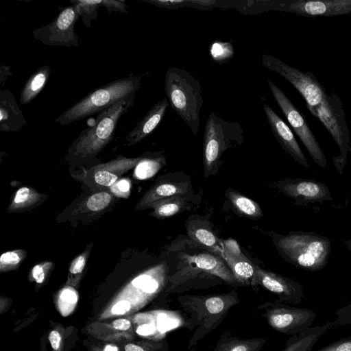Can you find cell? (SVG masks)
<instances>
[{
	"label": "cell",
	"instance_id": "obj_4",
	"mask_svg": "<svg viewBox=\"0 0 351 351\" xmlns=\"http://www.w3.org/2000/svg\"><path fill=\"white\" fill-rule=\"evenodd\" d=\"M178 301L182 311L189 315L194 326H197L190 340L189 348L214 330L229 311L239 303L238 293L235 291L206 295H186L179 297Z\"/></svg>",
	"mask_w": 351,
	"mask_h": 351
},
{
	"label": "cell",
	"instance_id": "obj_22",
	"mask_svg": "<svg viewBox=\"0 0 351 351\" xmlns=\"http://www.w3.org/2000/svg\"><path fill=\"white\" fill-rule=\"evenodd\" d=\"M189 191L186 183L161 182L152 187L140 202V208L151 206L154 203L176 195H182Z\"/></svg>",
	"mask_w": 351,
	"mask_h": 351
},
{
	"label": "cell",
	"instance_id": "obj_33",
	"mask_svg": "<svg viewBox=\"0 0 351 351\" xmlns=\"http://www.w3.org/2000/svg\"><path fill=\"white\" fill-rule=\"evenodd\" d=\"M111 199V195L107 192L97 193L88 199L86 206L90 210L99 211L108 206Z\"/></svg>",
	"mask_w": 351,
	"mask_h": 351
},
{
	"label": "cell",
	"instance_id": "obj_20",
	"mask_svg": "<svg viewBox=\"0 0 351 351\" xmlns=\"http://www.w3.org/2000/svg\"><path fill=\"white\" fill-rule=\"evenodd\" d=\"M141 158H127L122 156L106 164L99 165L95 171V182L103 186H112L119 176L138 163Z\"/></svg>",
	"mask_w": 351,
	"mask_h": 351
},
{
	"label": "cell",
	"instance_id": "obj_28",
	"mask_svg": "<svg viewBox=\"0 0 351 351\" xmlns=\"http://www.w3.org/2000/svg\"><path fill=\"white\" fill-rule=\"evenodd\" d=\"M185 199L182 195L172 196L154 203V215L165 218L173 216L182 211L185 206Z\"/></svg>",
	"mask_w": 351,
	"mask_h": 351
},
{
	"label": "cell",
	"instance_id": "obj_26",
	"mask_svg": "<svg viewBox=\"0 0 351 351\" xmlns=\"http://www.w3.org/2000/svg\"><path fill=\"white\" fill-rule=\"evenodd\" d=\"M226 196L234 210L241 216L252 219H257L263 216L259 205L246 196L231 189H227Z\"/></svg>",
	"mask_w": 351,
	"mask_h": 351
},
{
	"label": "cell",
	"instance_id": "obj_23",
	"mask_svg": "<svg viewBox=\"0 0 351 351\" xmlns=\"http://www.w3.org/2000/svg\"><path fill=\"white\" fill-rule=\"evenodd\" d=\"M334 324L328 323L324 326L309 328L298 335H293L282 351H311L319 337L333 327Z\"/></svg>",
	"mask_w": 351,
	"mask_h": 351
},
{
	"label": "cell",
	"instance_id": "obj_30",
	"mask_svg": "<svg viewBox=\"0 0 351 351\" xmlns=\"http://www.w3.org/2000/svg\"><path fill=\"white\" fill-rule=\"evenodd\" d=\"M234 47L231 42L215 40L209 45V53L213 61L223 64L234 56Z\"/></svg>",
	"mask_w": 351,
	"mask_h": 351
},
{
	"label": "cell",
	"instance_id": "obj_14",
	"mask_svg": "<svg viewBox=\"0 0 351 351\" xmlns=\"http://www.w3.org/2000/svg\"><path fill=\"white\" fill-rule=\"evenodd\" d=\"M276 9L306 17L335 16L351 13V0L284 1Z\"/></svg>",
	"mask_w": 351,
	"mask_h": 351
},
{
	"label": "cell",
	"instance_id": "obj_1",
	"mask_svg": "<svg viewBox=\"0 0 351 351\" xmlns=\"http://www.w3.org/2000/svg\"><path fill=\"white\" fill-rule=\"evenodd\" d=\"M142 77L143 75L131 74L103 85L66 109L55 121L65 125L99 114L123 100L134 104L136 95L141 87Z\"/></svg>",
	"mask_w": 351,
	"mask_h": 351
},
{
	"label": "cell",
	"instance_id": "obj_34",
	"mask_svg": "<svg viewBox=\"0 0 351 351\" xmlns=\"http://www.w3.org/2000/svg\"><path fill=\"white\" fill-rule=\"evenodd\" d=\"M19 252H7L1 256L0 269L1 271L12 269L19 265L22 258Z\"/></svg>",
	"mask_w": 351,
	"mask_h": 351
},
{
	"label": "cell",
	"instance_id": "obj_35",
	"mask_svg": "<svg viewBox=\"0 0 351 351\" xmlns=\"http://www.w3.org/2000/svg\"><path fill=\"white\" fill-rule=\"evenodd\" d=\"M317 351H351V336L340 339Z\"/></svg>",
	"mask_w": 351,
	"mask_h": 351
},
{
	"label": "cell",
	"instance_id": "obj_10",
	"mask_svg": "<svg viewBox=\"0 0 351 351\" xmlns=\"http://www.w3.org/2000/svg\"><path fill=\"white\" fill-rule=\"evenodd\" d=\"M267 82L278 106L313 161L322 168H326L327 161L325 154L302 113L270 79L267 78Z\"/></svg>",
	"mask_w": 351,
	"mask_h": 351
},
{
	"label": "cell",
	"instance_id": "obj_9",
	"mask_svg": "<svg viewBox=\"0 0 351 351\" xmlns=\"http://www.w3.org/2000/svg\"><path fill=\"white\" fill-rule=\"evenodd\" d=\"M261 63L264 67L278 73L289 81L302 95L308 110L324 100L327 95L325 88L311 72H302L266 53L261 56Z\"/></svg>",
	"mask_w": 351,
	"mask_h": 351
},
{
	"label": "cell",
	"instance_id": "obj_21",
	"mask_svg": "<svg viewBox=\"0 0 351 351\" xmlns=\"http://www.w3.org/2000/svg\"><path fill=\"white\" fill-rule=\"evenodd\" d=\"M265 343L264 338L241 339L227 330L221 335L215 348L210 351H259Z\"/></svg>",
	"mask_w": 351,
	"mask_h": 351
},
{
	"label": "cell",
	"instance_id": "obj_16",
	"mask_svg": "<svg viewBox=\"0 0 351 351\" xmlns=\"http://www.w3.org/2000/svg\"><path fill=\"white\" fill-rule=\"evenodd\" d=\"M221 258L227 263L239 285H251L255 265L242 253L235 240L229 239L223 241Z\"/></svg>",
	"mask_w": 351,
	"mask_h": 351
},
{
	"label": "cell",
	"instance_id": "obj_12",
	"mask_svg": "<svg viewBox=\"0 0 351 351\" xmlns=\"http://www.w3.org/2000/svg\"><path fill=\"white\" fill-rule=\"evenodd\" d=\"M277 189L292 198L296 206L332 201L329 188L325 184L306 178H287L278 181Z\"/></svg>",
	"mask_w": 351,
	"mask_h": 351
},
{
	"label": "cell",
	"instance_id": "obj_5",
	"mask_svg": "<svg viewBox=\"0 0 351 351\" xmlns=\"http://www.w3.org/2000/svg\"><path fill=\"white\" fill-rule=\"evenodd\" d=\"M134 104L121 101L97 114L94 124L83 130L69 149V155L78 158L93 157L113 138L117 123Z\"/></svg>",
	"mask_w": 351,
	"mask_h": 351
},
{
	"label": "cell",
	"instance_id": "obj_47",
	"mask_svg": "<svg viewBox=\"0 0 351 351\" xmlns=\"http://www.w3.org/2000/svg\"><path fill=\"white\" fill-rule=\"evenodd\" d=\"M344 243H345L346 247L348 248V250L351 253V238L348 239V240H345L344 241Z\"/></svg>",
	"mask_w": 351,
	"mask_h": 351
},
{
	"label": "cell",
	"instance_id": "obj_3",
	"mask_svg": "<svg viewBox=\"0 0 351 351\" xmlns=\"http://www.w3.org/2000/svg\"><path fill=\"white\" fill-rule=\"evenodd\" d=\"M165 90L171 107L196 134L204 101L200 82L189 71L170 67L165 76Z\"/></svg>",
	"mask_w": 351,
	"mask_h": 351
},
{
	"label": "cell",
	"instance_id": "obj_44",
	"mask_svg": "<svg viewBox=\"0 0 351 351\" xmlns=\"http://www.w3.org/2000/svg\"><path fill=\"white\" fill-rule=\"evenodd\" d=\"M216 3L217 1L213 0H190V3L192 5L204 7L213 5Z\"/></svg>",
	"mask_w": 351,
	"mask_h": 351
},
{
	"label": "cell",
	"instance_id": "obj_39",
	"mask_svg": "<svg viewBox=\"0 0 351 351\" xmlns=\"http://www.w3.org/2000/svg\"><path fill=\"white\" fill-rule=\"evenodd\" d=\"M48 338L53 351H62V335L58 330L53 329L51 330L49 333Z\"/></svg>",
	"mask_w": 351,
	"mask_h": 351
},
{
	"label": "cell",
	"instance_id": "obj_41",
	"mask_svg": "<svg viewBox=\"0 0 351 351\" xmlns=\"http://www.w3.org/2000/svg\"><path fill=\"white\" fill-rule=\"evenodd\" d=\"M130 303L128 301L121 300L112 306L111 312L114 315H122L130 311Z\"/></svg>",
	"mask_w": 351,
	"mask_h": 351
},
{
	"label": "cell",
	"instance_id": "obj_8",
	"mask_svg": "<svg viewBox=\"0 0 351 351\" xmlns=\"http://www.w3.org/2000/svg\"><path fill=\"white\" fill-rule=\"evenodd\" d=\"M257 309L273 330L285 335L305 331L317 315L311 309L293 307L280 300L264 302Z\"/></svg>",
	"mask_w": 351,
	"mask_h": 351
},
{
	"label": "cell",
	"instance_id": "obj_25",
	"mask_svg": "<svg viewBox=\"0 0 351 351\" xmlns=\"http://www.w3.org/2000/svg\"><path fill=\"white\" fill-rule=\"evenodd\" d=\"M86 331L95 338L114 343H123L132 340L134 337L132 332L117 330L110 323L94 322L86 327Z\"/></svg>",
	"mask_w": 351,
	"mask_h": 351
},
{
	"label": "cell",
	"instance_id": "obj_6",
	"mask_svg": "<svg viewBox=\"0 0 351 351\" xmlns=\"http://www.w3.org/2000/svg\"><path fill=\"white\" fill-rule=\"evenodd\" d=\"M243 130L237 121L223 119L211 112L206 120L203 140L205 176L219 163L223 152L233 143L242 142Z\"/></svg>",
	"mask_w": 351,
	"mask_h": 351
},
{
	"label": "cell",
	"instance_id": "obj_32",
	"mask_svg": "<svg viewBox=\"0 0 351 351\" xmlns=\"http://www.w3.org/2000/svg\"><path fill=\"white\" fill-rule=\"evenodd\" d=\"M161 160L162 158L155 160L142 158L135 168L136 177L143 180L153 176L160 168Z\"/></svg>",
	"mask_w": 351,
	"mask_h": 351
},
{
	"label": "cell",
	"instance_id": "obj_38",
	"mask_svg": "<svg viewBox=\"0 0 351 351\" xmlns=\"http://www.w3.org/2000/svg\"><path fill=\"white\" fill-rule=\"evenodd\" d=\"M51 265L50 263H45L34 267L32 270V276L38 284H41L44 282Z\"/></svg>",
	"mask_w": 351,
	"mask_h": 351
},
{
	"label": "cell",
	"instance_id": "obj_13",
	"mask_svg": "<svg viewBox=\"0 0 351 351\" xmlns=\"http://www.w3.org/2000/svg\"><path fill=\"white\" fill-rule=\"evenodd\" d=\"M251 286H261L278 296V300L285 303L297 304L302 302L304 297L303 287L300 283L256 265Z\"/></svg>",
	"mask_w": 351,
	"mask_h": 351
},
{
	"label": "cell",
	"instance_id": "obj_36",
	"mask_svg": "<svg viewBox=\"0 0 351 351\" xmlns=\"http://www.w3.org/2000/svg\"><path fill=\"white\" fill-rule=\"evenodd\" d=\"M101 6L106 8L108 13L112 12L128 13V5L125 0H101Z\"/></svg>",
	"mask_w": 351,
	"mask_h": 351
},
{
	"label": "cell",
	"instance_id": "obj_24",
	"mask_svg": "<svg viewBox=\"0 0 351 351\" xmlns=\"http://www.w3.org/2000/svg\"><path fill=\"white\" fill-rule=\"evenodd\" d=\"M51 73L48 64L43 65L34 72L23 85L20 95V103L27 105L32 102L45 86Z\"/></svg>",
	"mask_w": 351,
	"mask_h": 351
},
{
	"label": "cell",
	"instance_id": "obj_43",
	"mask_svg": "<svg viewBox=\"0 0 351 351\" xmlns=\"http://www.w3.org/2000/svg\"><path fill=\"white\" fill-rule=\"evenodd\" d=\"M155 327L152 324H142L136 329V332L143 336L149 335L154 332Z\"/></svg>",
	"mask_w": 351,
	"mask_h": 351
},
{
	"label": "cell",
	"instance_id": "obj_40",
	"mask_svg": "<svg viewBox=\"0 0 351 351\" xmlns=\"http://www.w3.org/2000/svg\"><path fill=\"white\" fill-rule=\"evenodd\" d=\"M86 264V258L84 255H80L75 258L72 262L69 271L71 274L76 275L80 274L85 266Z\"/></svg>",
	"mask_w": 351,
	"mask_h": 351
},
{
	"label": "cell",
	"instance_id": "obj_11",
	"mask_svg": "<svg viewBox=\"0 0 351 351\" xmlns=\"http://www.w3.org/2000/svg\"><path fill=\"white\" fill-rule=\"evenodd\" d=\"M58 16L49 24L32 31L33 37L49 46L72 47L78 45L75 25L80 16L73 5L58 6Z\"/></svg>",
	"mask_w": 351,
	"mask_h": 351
},
{
	"label": "cell",
	"instance_id": "obj_48",
	"mask_svg": "<svg viewBox=\"0 0 351 351\" xmlns=\"http://www.w3.org/2000/svg\"><path fill=\"white\" fill-rule=\"evenodd\" d=\"M91 351H101L100 348H97L96 346H91Z\"/></svg>",
	"mask_w": 351,
	"mask_h": 351
},
{
	"label": "cell",
	"instance_id": "obj_29",
	"mask_svg": "<svg viewBox=\"0 0 351 351\" xmlns=\"http://www.w3.org/2000/svg\"><path fill=\"white\" fill-rule=\"evenodd\" d=\"M86 27L90 28L93 21L98 16L101 0H70Z\"/></svg>",
	"mask_w": 351,
	"mask_h": 351
},
{
	"label": "cell",
	"instance_id": "obj_2",
	"mask_svg": "<svg viewBox=\"0 0 351 351\" xmlns=\"http://www.w3.org/2000/svg\"><path fill=\"white\" fill-rule=\"evenodd\" d=\"M275 245L281 256L294 266L310 271L325 267L330 253L331 242L327 237L311 232H290L274 234Z\"/></svg>",
	"mask_w": 351,
	"mask_h": 351
},
{
	"label": "cell",
	"instance_id": "obj_27",
	"mask_svg": "<svg viewBox=\"0 0 351 351\" xmlns=\"http://www.w3.org/2000/svg\"><path fill=\"white\" fill-rule=\"evenodd\" d=\"M188 233L191 238L198 244L221 257L223 241H220L210 230L206 228L190 227L188 228Z\"/></svg>",
	"mask_w": 351,
	"mask_h": 351
},
{
	"label": "cell",
	"instance_id": "obj_31",
	"mask_svg": "<svg viewBox=\"0 0 351 351\" xmlns=\"http://www.w3.org/2000/svg\"><path fill=\"white\" fill-rule=\"evenodd\" d=\"M39 197V194L33 189L28 187L20 188L15 194L11 208L13 210L25 208L38 201Z\"/></svg>",
	"mask_w": 351,
	"mask_h": 351
},
{
	"label": "cell",
	"instance_id": "obj_42",
	"mask_svg": "<svg viewBox=\"0 0 351 351\" xmlns=\"http://www.w3.org/2000/svg\"><path fill=\"white\" fill-rule=\"evenodd\" d=\"M112 190L114 193L120 195L121 193H126L130 188V183L128 180L123 179L119 180L116 184L112 185Z\"/></svg>",
	"mask_w": 351,
	"mask_h": 351
},
{
	"label": "cell",
	"instance_id": "obj_46",
	"mask_svg": "<svg viewBox=\"0 0 351 351\" xmlns=\"http://www.w3.org/2000/svg\"><path fill=\"white\" fill-rule=\"evenodd\" d=\"M101 351H118V348L116 346L108 344Z\"/></svg>",
	"mask_w": 351,
	"mask_h": 351
},
{
	"label": "cell",
	"instance_id": "obj_15",
	"mask_svg": "<svg viewBox=\"0 0 351 351\" xmlns=\"http://www.w3.org/2000/svg\"><path fill=\"white\" fill-rule=\"evenodd\" d=\"M263 110L272 134L282 149L300 165L306 168H310L304 154L288 125L267 104H263Z\"/></svg>",
	"mask_w": 351,
	"mask_h": 351
},
{
	"label": "cell",
	"instance_id": "obj_7",
	"mask_svg": "<svg viewBox=\"0 0 351 351\" xmlns=\"http://www.w3.org/2000/svg\"><path fill=\"white\" fill-rule=\"evenodd\" d=\"M309 111L326 128L339 147L340 155L332 156V160L337 170L342 174L347 162L348 153L351 152V143L339 97L335 93L326 95L321 104Z\"/></svg>",
	"mask_w": 351,
	"mask_h": 351
},
{
	"label": "cell",
	"instance_id": "obj_45",
	"mask_svg": "<svg viewBox=\"0 0 351 351\" xmlns=\"http://www.w3.org/2000/svg\"><path fill=\"white\" fill-rule=\"evenodd\" d=\"M124 350L125 351H147L145 349H144L143 347L134 344V343H127L124 346Z\"/></svg>",
	"mask_w": 351,
	"mask_h": 351
},
{
	"label": "cell",
	"instance_id": "obj_19",
	"mask_svg": "<svg viewBox=\"0 0 351 351\" xmlns=\"http://www.w3.org/2000/svg\"><path fill=\"white\" fill-rule=\"evenodd\" d=\"M27 123L12 93L8 90L0 91V130L2 132H17Z\"/></svg>",
	"mask_w": 351,
	"mask_h": 351
},
{
	"label": "cell",
	"instance_id": "obj_17",
	"mask_svg": "<svg viewBox=\"0 0 351 351\" xmlns=\"http://www.w3.org/2000/svg\"><path fill=\"white\" fill-rule=\"evenodd\" d=\"M180 258L201 271L214 275L230 285L240 286L226 261L218 255L206 252L193 255L183 254Z\"/></svg>",
	"mask_w": 351,
	"mask_h": 351
},
{
	"label": "cell",
	"instance_id": "obj_18",
	"mask_svg": "<svg viewBox=\"0 0 351 351\" xmlns=\"http://www.w3.org/2000/svg\"><path fill=\"white\" fill-rule=\"evenodd\" d=\"M169 104L167 98L156 103L128 133L125 144H136L152 134L162 120Z\"/></svg>",
	"mask_w": 351,
	"mask_h": 351
},
{
	"label": "cell",
	"instance_id": "obj_37",
	"mask_svg": "<svg viewBox=\"0 0 351 351\" xmlns=\"http://www.w3.org/2000/svg\"><path fill=\"white\" fill-rule=\"evenodd\" d=\"M146 1L158 7L167 8H179L191 4L189 0H154Z\"/></svg>",
	"mask_w": 351,
	"mask_h": 351
}]
</instances>
